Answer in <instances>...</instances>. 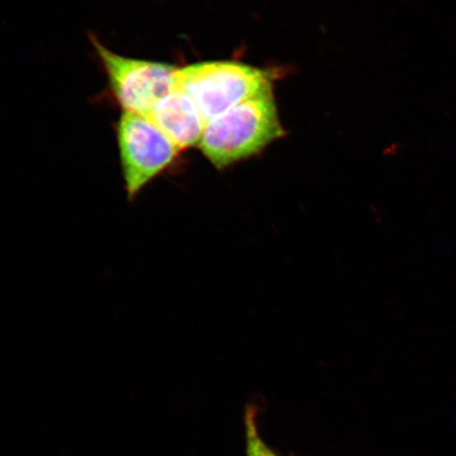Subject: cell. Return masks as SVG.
<instances>
[{"instance_id":"obj_1","label":"cell","mask_w":456,"mask_h":456,"mask_svg":"<svg viewBox=\"0 0 456 456\" xmlns=\"http://www.w3.org/2000/svg\"><path fill=\"white\" fill-rule=\"evenodd\" d=\"M284 134L273 94L232 108L205 126L201 150L216 168L248 159Z\"/></svg>"},{"instance_id":"obj_2","label":"cell","mask_w":456,"mask_h":456,"mask_svg":"<svg viewBox=\"0 0 456 456\" xmlns=\"http://www.w3.org/2000/svg\"><path fill=\"white\" fill-rule=\"evenodd\" d=\"M272 88L270 71L241 62H198L178 70V89L195 102L205 124Z\"/></svg>"},{"instance_id":"obj_3","label":"cell","mask_w":456,"mask_h":456,"mask_svg":"<svg viewBox=\"0 0 456 456\" xmlns=\"http://www.w3.org/2000/svg\"><path fill=\"white\" fill-rule=\"evenodd\" d=\"M111 93L124 112L147 116L165 96L178 89L179 68L114 53L93 37Z\"/></svg>"},{"instance_id":"obj_4","label":"cell","mask_w":456,"mask_h":456,"mask_svg":"<svg viewBox=\"0 0 456 456\" xmlns=\"http://www.w3.org/2000/svg\"><path fill=\"white\" fill-rule=\"evenodd\" d=\"M125 190L133 201L179 153L161 130L142 114L124 112L118 125Z\"/></svg>"},{"instance_id":"obj_5","label":"cell","mask_w":456,"mask_h":456,"mask_svg":"<svg viewBox=\"0 0 456 456\" xmlns=\"http://www.w3.org/2000/svg\"><path fill=\"white\" fill-rule=\"evenodd\" d=\"M146 117L180 151L200 144L207 126L195 102L181 89L165 96Z\"/></svg>"},{"instance_id":"obj_6","label":"cell","mask_w":456,"mask_h":456,"mask_svg":"<svg viewBox=\"0 0 456 456\" xmlns=\"http://www.w3.org/2000/svg\"><path fill=\"white\" fill-rule=\"evenodd\" d=\"M245 426H247V456H278L260 437L258 428H256V413L253 410H248L245 416Z\"/></svg>"}]
</instances>
